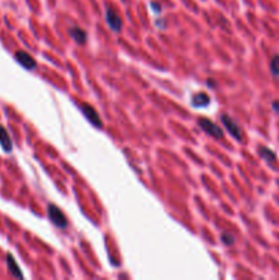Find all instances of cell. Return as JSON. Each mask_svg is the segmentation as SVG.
I'll list each match as a JSON object with an SVG mask.
<instances>
[{
  "instance_id": "obj_13",
  "label": "cell",
  "mask_w": 279,
  "mask_h": 280,
  "mask_svg": "<svg viewBox=\"0 0 279 280\" xmlns=\"http://www.w3.org/2000/svg\"><path fill=\"white\" fill-rule=\"evenodd\" d=\"M221 238H222L223 243H224V245H227V246H233L234 242H235V239H234L233 235L227 234V233H223Z\"/></svg>"
},
{
  "instance_id": "obj_7",
  "label": "cell",
  "mask_w": 279,
  "mask_h": 280,
  "mask_svg": "<svg viewBox=\"0 0 279 280\" xmlns=\"http://www.w3.org/2000/svg\"><path fill=\"white\" fill-rule=\"evenodd\" d=\"M68 35L73 37V40L77 43V44H85L86 43V39H88V35H86V32H84L81 28H70L68 29Z\"/></svg>"
},
{
  "instance_id": "obj_16",
  "label": "cell",
  "mask_w": 279,
  "mask_h": 280,
  "mask_svg": "<svg viewBox=\"0 0 279 280\" xmlns=\"http://www.w3.org/2000/svg\"><path fill=\"white\" fill-rule=\"evenodd\" d=\"M208 85L211 86V88H215V81H214V80H208Z\"/></svg>"
},
{
  "instance_id": "obj_5",
  "label": "cell",
  "mask_w": 279,
  "mask_h": 280,
  "mask_svg": "<svg viewBox=\"0 0 279 280\" xmlns=\"http://www.w3.org/2000/svg\"><path fill=\"white\" fill-rule=\"evenodd\" d=\"M81 111L85 114L86 119L89 120L91 123H93L95 126L97 127H102L103 126V122L102 119H100V116H99V114H97V111L93 107H91L89 104H81Z\"/></svg>"
},
{
  "instance_id": "obj_9",
  "label": "cell",
  "mask_w": 279,
  "mask_h": 280,
  "mask_svg": "<svg viewBox=\"0 0 279 280\" xmlns=\"http://www.w3.org/2000/svg\"><path fill=\"white\" fill-rule=\"evenodd\" d=\"M210 103H211L210 96L203 93V92H200V93L194 94L193 97H192V104H193L194 107H207Z\"/></svg>"
},
{
  "instance_id": "obj_1",
  "label": "cell",
  "mask_w": 279,
  "mask_h": 280,
  "mask_svg": "<svg viewBox=\"0 0 279 280\" xmlns=\"http://www.w3.org/2000/svg\"><path fill=\"white\" fill-rule=\"evenodd\" d=\"M48 217L52 223L59 229H66L67 227V219L63 215V212L55 205H48Z\"/></svg>"
},
{
  "instance_id": "obj_3",
  "label": "cell",
  "mask_w": 279,
  "mask_h": 280,
  "mask_svg": "<svg viewBox=\"0 0 279 280\" xmlns=\"http://www.w3.org/2000/svg\"><path fill=\"white\" fill-rule=\"evenodd\" d=\"M222 123L223 126L227 129V132L233 136L235 140H238V141H241L242 140V130H241V127L238 126V123L235 122V120H233L228 115H222Z\"/></svg>"
},
{
  "instance_id": "obj_4",
  "label": "cell",
  "mask_w": 279,
  "mask_h": 280,
  "mask_svg": "<svg viewBox=\"0 0 279 280\" xmlns=\"http://www.w3.org/2000/svg\"><path fill=\"white\" fill-rule=\"evenodd\" d=\"M106 19H107V23H109L110 29L112 30V32H120V29H122V19H120L119 14L115 11L114 8H107V11H106Z\"/></svg>"
},
{
  "instance_id": "obj_6",
  "label": "cell",
  "mask_w": 279,
  "mask_h": 280,
  "mask_svg": "<svg viewBox=\"0 0 279 280\" xmlns=\"http://www.w3.org/2000/svg\"><path fill=\"white\" fill-rule=\"evenodd\" d=\"M15 59H17V62L21 64L22 67H25V69H28V70L36 69V66H37L36 60H34V57L30 56L28 52H25V51L15 52Z\"/></svg>"
},
{
  "instance_id": "obj_15",
  "label": "cell",
  "mask_w": 279,
  "mask_h": 280,
  "mask_svg": "<svg viewBox=\"0 0 279 280\" xmlns=\"http://www.w3.org/2000/svg\"><path fill=\"white\" fill-rule=\"evenodd\" d=\"M273 108L277 111V112H279V101H274L273 103Z\"/></svg>"
},
{
  "instance_id": "obj_10",
  "label": "cell",
  "mask_w": 279,
  "mask_h": 280,
  "mask_svg": "<svg viewBox=\"0 0 279 280\" xmlns=\"http://www.w3.org/2000/svg\"><path fill=\"white\" fill-rule=\"evenodd\" d=\"M7 265H8V269H10L12 276H15V278H23L21 269H19L18 264L15 263V260H14L11 254H7Z\"/></svg>"
},
{
  "instance_id": "obj_14",
  "label": "cell",
  "mask_w": 279,
  "mask_h": 280,
  "mask_svg": "<svg viewBox=\"0 0 279 280\" xmlns=\"http://www.w3.org/2000/svg\"><path fill=\"white\" fill-rule=\"evenodd\" d=\"M151 6H152V8H154L156 12L162 11V8H160L162 6H160V4H158V3H155V1H152V3H151Z\"/></svg>"
},
{
  "instance_id": "obj_11",
  "label": "cell",
  "mask_w": 279,
  "mask_h": 280,
  "mask_svg": "<svg viewBox=\"0 0 279 280\" xmlns=\"http://www.w3.org/2000/svg\"><path fill=\"white\" fill-rule=\"evenodd\" d=\"M260 156H262L264 160H267L268 163H275L277 160V154L274 153L271 149L268 148H260Z\"/></svg>"
},
{
  "instance_id": "obj_12",
  "label": "cell",
  "mask_w": 279,
  "mask_h": 280,
  "mask_svg": "<svg viewBox=\"0 0 279 280\" xmlns=\"http://www.w3.org/2000/svg\"><path fill=\"white\" fill-rule=\"evenodd\" d=\"M270 69H271V73H273L275 77H278L279 78V55H275V56L271 59Z\"/></svg>"
},
{
  "instance_id": "obj_2",
  "label": "cell",
  "mask_w": 279,
  "mask_h": 280,
  "mask_svg": "<svg viewBox=\"0 0 279 280\" xmlns=\"http://www.w3.org/2000/svg\"><path fill=\"white\" fill-rule=\"evenodd\" d=\"M199 126L201 127V130H204L207 134H210V136H212V137H215V138L223 137L222 129L218 126L217 123H214L212 120L207 119V118H200Z\"/></svg>"
},
{
  "instance_id": "obj_8",
  "label": "cell",
  "mask_w": 279,
  "mask_h": 280,
  "mask_svg": "<svg viewBox=\"0 0 279 280\" xmlns=\"http://www.w3.org/2000/svg\"><path fill=\"white\" fill-rule=\"evenodd\" d=\"M0 145H1V148L4 149L6 152H10L12 149V141L10 136H8V133L4 127L0 125Z\"/></svg>"
}]
</instances>
